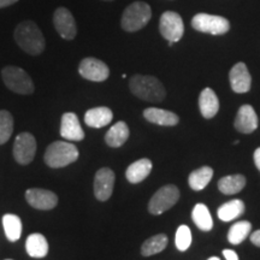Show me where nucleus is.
<instances>
[{
  "mask_svg": "<svg viewBox=\"0 0 260 260\" xmlns=\"http://www.w3.org/2000/svg\"><path fill=\"white\" fill-rule=\"evenodd\" d=\"M16 44L30 56H39L46 47L44 34L32 21L21 22L15 29Z\"/></svg>",
  "mask_w": 260,
  "mask_h": 260,
  "instance_id": "f257e3e1",
  "label": "nucleus"
},
{
  "mask_svg": "<svg viewBox=\"0 0 260 260\" xmlns=\"http://www.w3.org/2000/svg\"><path fill=\"white\" fill-rule=\"evenodd\" d=\"M129 88L135 96L148 103H161L167 96L164 86L154 76L135 75L129 81Z\"/></svg>",
  "mask_w": 260,
  "mask_h": 260,
  "instance_id": "f03ea898",
  "label": "nucleus"
},
{
  "mask_svg": "<svg viewBox=\"0 0 260 260\" xmlns=\"http://www.w3.org/2000/svg\"><path fill=\"white\" fill-rule=\"evenodd\" d=\"M44 159L48 167L53 169L64 168L79 159V149L70 142L56 141L48 146Z\"/></svg>",
  "mask_w": 260,
  "mask_h": 260,
  "instance_id": "7ed1b4c3",
  "label": "nucleus"
},
{
  "mask_svg": "<svg viewBox=\"0 0 260 260\" xmlns=\"http://www.w3.org/2000/svg\"><path fill=\"white\" fill-rule=\"evenodd\" d=\"M152 18V9L147 3L135 2L124 10L121 25L125 31L135 32L145 28Z\"/></svg>",
  "mask_w": 260,
  "mask_h": 260,
  "instance_id": "20e7f679",
  "label": "nucleus"
},
{
  "mask_svg": "<svg viewBox=\"0 0 260 260\" xmlns=\"http://www.w3.org/2000/svg\"><path fill=\"white\" fill-rule=\"evenodd\" d=\"M2 77L5 86L12 92L23 94V95H28L34 92L35 87L32 80L22 68L5 67L2 70Z\"/></svg>",
  "mask_w": 260,
  "mask_h": 260,
  "instance_id": "39448f33",
  "label": "nucleus"
},
{
  "mask_svg": "<svg viewBox=\"0 0 260 260\" xmlns=\"http://www.w3.org/2000/svg\"><path fill=\"white\" fill-rule=\"evenodd\" d=\"M180 199V190L174 184H167L161 187L148 203V212L154 216L164 213L165 211L170 210Z\"/></svg>",
  "mask_w": 260,
  "mask_h": 260,
  "instance_id": "423d86ee",
  "label": "nucleus"
},
{
  "mask_svg": "<svg viewBox=\"0 0 260 260\" xmlns=\"http://www.w3.org/2000/svg\"><path fill=\"white\" fill-rule=\"evenodd\" d=\"M191 27L195 30L211 35H223L230 30V23L222 16L198 14L191 19Z\"/></svg>",
  "mask_w": 260,
  "mask_h": 260,
  "instance_id": "0eeeda50",
  "label": "nucleus"
},
{
  "mask_svg": "<svg viewBox=\"0 0 260 260\" xmlns=\"http://www.w3.org/2000/svg\"><path fill=\"white\" fill-rule=\"evenodd\" d=\"M159 31L161 37L169 42L180 41L184 34L183 19L177 12L167 11L161 15L159 21Z\"/></svg>",
  "mask_w": 260,
  "mask_h": 260,
  "instance_id": "6e6552de",
  "label": "nucleus"
},
{
  "mask_svg": "<svg viewBox=\"0 0 260 260\" xmlns=\"http://www.w3.org/2000/svg\"><path fill=\"white\" fill-rule=\"evenodd\" d=\"M37 153V140L30 133H22L15 140L14 157L21 165H28Z\"/></svg>",
  "mask_w": 260,
  "mask_h": 260,
  "instance_id": "1a4fd4ad",
  "label": "nucleus"
},
{
  "mask_svg": "<svg viewBox=\"0 0 260 260\" xmlns=\"http://www.w3.org/2000/svg\"><path fill=\"white\" fill-rule=\"evenodd\" d=\"M79 73L83 79L92 81V82H104L110 76L109 67L103 60L93 57L84 58L81 60Z\"/></svg>",
  "mask_w": 260,
  "mask_h": 260,
  "instance_id": "9d476101",
  "label": "nucleus"
},
{
  "mask_svg": "<svg viewBox=\"0 0 260 260\" xmlns=\"http://www.w3.org/2000/svg\"><path fill=\"white\" fill-rule=\"evenodd\" d=\"M53 24L58 34L65 40H74L77 35V25L74 16L67 8H58L53 14Z\"/></svg>",
  "mask_w": 260,
  "mask_h": 260,
  "instance_id": "9b49d317",
  "label": "nucleus"
},
{
  "mask_svg": "<svg viewBox=\"0 0 260 260\" xmlns=\"http://www.w3.org/2000/svg\"><path fill=\"white\" fill-rule=\"evenodd\" d=\"M115 172L109 168L98 170L94 177V195L99 201H106L111 198L115 187Z\"/></svg>",
  "mask_w": 260,
  "mask_h": 260,
  "instance_id": "f8f14e48",
  "label": "nucleus"
},
{
  "mask_svg": "<svg viewBox=\"0 0 260 260\" xmlns=\"http://www.w3.org/2000/svg\"><path fill=\"white\" fill-rule=\"evenodd\" d=\"M25 199L31 207L38 210H52L57 206L58 197L56 193L51 190L40 189V188H31L25 191Z\"/></svg>",
  "mask_w": 260,
  "mask_h": 260,
  "instance_id": "ddd939ff",
  "label": "nucleus"
},
{
  "mask_svg": "<svg viewBox=\"0 0 260 260\" xmlns=\"http://www.w3.org/2000/svg\"><path fill=\"white\" fill-rule=\"evenodd\" d=\"M229 80L232 89L235 93H247L251 89L252 77L245 63H237L234 65L229 73Z\"/></svg>",
  "mask_w": 260,
  "mask_h": 260,
  "instance_id": "4468645a",
  "label": "nucleus"
},
{
  "mask_svg": "<svg viewBox=\"0 0 260 260\" xmlns=\"http://www.w3.org/2000/svg\"><path fill=\"white\" fill-rule=\"evenodd\" d=\"M60 135L68 141H82L84 132L80 124L79 117L73 112H67L61 116Z\"/></svg>",
  "mask_w": 260,
  "mask_h": 260,
  "instance_id": "2eb2a0df",
  "label": "nucleus"
},
{
  "mask_svg": "<svg viewBox=\"0 0 260 260\" xmlns=\"http://www.w3.org/2000/svg\"><path fill=\"white\" fill-rule=\"evenodd\" d=\"M235 129L242 134H251L258 128V116L251 105H242L237 111L235 122Z\"/></svg>",
  "mask_w": 260,
  "mask_h": 260,
  "instance_id": "dca6fc26",
  "label": "nucleus"
},
{
  "mask_svg": "<svg viewBox=\"0 0 260 260\" xmlns=\"http://www.w3.org/2000/svg\"><path fill=\"white\" fill-rule=\"evenodd\" d=\"M144 117L146 121H148L149 123L162 126H174L180 122V118H178L176 113L164 109H158V107L146 109L144 111Z\"/></svg>",
  "mask_w": 260,
  "mask_h": 260,
  "instance_id": "f3484780",
  "label": "nucleus"
},
{
  "mask_svg": "<svg viewBox=\"0 0 260 260\" xmlns=\"http://www.w3.org/2000/svg\"><path fill=\"white\" fill-rule=\"evenodd\" d=\"M113 118V113L111 109L106 106H99L89 109L84 113V122L90 128L100 129L103 126L110 124Z\"/></svg>",
  "mask_w": 260,
  "mask_h": 260,
  "instance_id": "a211bd4d",
  "label": "nucleus"
},
{
  "mask_svg": "<svg viewBox=\"0 0 260 260\" xmlns=\"http://www.w3.org/2000/svg\"><path fill=\"white\" fill-rule=\"evenodd\" d=\"M199 109L204 118H213L219 111V100L214 90L205 88L199 96Z\"/></svg>",
  "mask_w": 260,
  "mask_h": 260,
  "instance_id": "6ab92c4d",
  "label": "nucleus"
},
{
  "mask_svg": "<svg viewBox=\"0 0 260 260\" xmlns=\"http://www.w3.org/2000/svg\"><path fill=\"white\" fill-rule=\"evenodd\" d=\"M152 161L147 158L140 159V160L133 162L125 171V177L130 183H140L147 178L152 171Z\"/></svg>",
  "mask_w": 260,
  "mask_h": 260,
  "instance_id": "aec40b11",
  "label": "nucleus"
},
{
  "mask_svg": "<svg viewBox=\"0 0 260 260\" xmlns=\"http://www.w3.org/2000/svg\"><path fill=\"white\" fill-rule=\"evenodd\" d=\"M25 249L32 258H44L48 253V242L46 237L39 233L30 234L25 241Z\"/></svg>",
  "mask_w": 260,
  "mask_h": 260,
  "instance_id": "412c9836",
  "label": "nucleus"
},
{
  "mask_svg": "<svg viewBox=\"0 0 260 260\" xmlns=\"http://www.w3.org/2000/svg\"><path fill=\"white\" fill-rule=\"evenodd\" d=\"M129 138V128L125 122H117L115 125L110 128L105 135V141L110 147H121L126 142Z\"/></svg>",
  "mask_w": 260,
  "mask_h": 260,
  "instance_id": "4be33fe9",
  "label": "nucleus"
},
{
  "mask_svg": "<svg viewBox=\"0 0 260 260\" xmlns=\"http://www.w3.org/2000/svg\"><path fill=\"white\" fill-rule=\"evenodd\" d=\"M245 212V204L242 200L234 199L223 204L217 211L218 218L223 222H232Z\"/></svg>",
  "mask_w": 260,
  "mask_h": 260,
  "instance_id": "5701e85b",
  "label": "nucleus"
},
{
  "mask_svg": "<svg viewBox=\"0 0 260 260\" xmlns=\"http://www.w3.org/2000/svg\"><path fill=\"white\" fill-rule=\"evenodd\" d=\"M246 186V177L243 175H229L220 178L218 182V189L225 195L240 193Z\"/></svg>",
  "mask_w": 260,
  "mask_h": 260,
  "instance_id": "b1692460",
  "label": "nucleus"
},
{
  "mask_svg": "<svg viewBox=\"0 0 260 260\" xmlns=\"http://www.w3.org/2000/svg\"><path fill=\"white\" fill-rule=\"evenodd\" d=\"M191 218L195 225L203 232H210L213 228V219L206 205L197 204L191 211Z\"/></svg>",
  "mask_w": 260,
  "mask_h": 260,
  "instance_id": "393cba45",
  "label": "nucleus"
},
{
  "mask_svg": "<svg viewBox=\"0 0 260 260\" xmlns=\"http://www.w3.org/2000/svg\"><path fill=\"white\" fill-rule=\"evenodd\" d=\"M213 177V170L210 167H203L200 169H197L189 175L188 178V183L189 187L193 190H203L204 188H206L207 184L210 183V181Z\"/></svg>",
  "mask_w": 260,
  "mask_h": 260,
  "instance_id": "a878e982",
  "label": "nucleus"
},
{
  "mask_svg": "<svg viewBox=\"0 0 260 260\" xmlns=\"http://www.w3.org/2000/svg\"><path fill=\"white\" fill-rule=\"evenodd\" d=\"M3 226H4L5 235L9 241L16 242L21 239L22 235V220L18 216L12 213L4 214L3 217Z\"/></svg>",
  "mask_w": 260,
  "mask_h": 260,
  "instance_id": "bb28decb",
  "label": "nucleus"
},
{
  "mask_svg": "<svg viewBox=\"0 0 260 260\" xmlns=\"http://www.w3.org/2000/svg\"><path fill=\"white\" fill-rule=\"evenodd\" d=\"M168 236L165 234H158V235L149 237L148 240L142 243L141 254L144 256H151L158 254L164 251L168 246Z\"/></svg>",
  "mask_w": 260,
  "mask_h": 260,
  "instance_id": "cd10ccee",
  "label": "nucleus"
},
{
  "mask_svg": "<svg viewBox=\"0 0 260 260\" xmlns=\"http://www.w3.org/2000/svg\"><path fill=\"white\" fill-rule=\"evenodd\" d=\"M251 232L252 224L247 222V220H241V222L233 224L232 228H230L229 234H228V240L233 245H240L249 236Z\"/></svg>",
  "mask_w": 260,
  "mask_h": 260,
  "instance_id": "c85d7f7f",
  "label": "nucleus"
},
{
  "mask_svg": "<svg viewBox=\"0 0 260 260\" xmlns=\"http://www.w3.org/2000/svg\"><path fill=\"white\" fill-rule=\"evenodd\" d=\"M14 132V117L6 110L0 111V145H4Z\"/></svg>",
  "mask_w": 260,
  "mask_h": 260,
  "instance_id": "c756f323",
  "label": "nucleus"
},
{
  "mask_svg": "<svg viewBox=\"0 0 260 260\" xmlns=\"http://www.w3.org/2000/svg\"><path fill=\"white\" fill-rule=\"evenodd\" d=\"M175 243L178 251L184 252L190 247L191 243V232L187 225L178 226L176 232V237H175Z\"/></svg>",
  "mask_w": 260,
  "mask_h": 260,
  "instance_id": "7c9ffc66",
  "label": "nucleus"
},
{
  "mask_svg": "<svg viewBox=\"0 0 260 260\" xmlns=\"http://www.w3.org/2000/svg\"><path fill=\"white\" fill-rule=\"evenodd\" d=\"M223 255L225 256L226 260H239V255H237V253L235 251H233V249H224Z\"/></svg>",
  "mask_w": 260,
  "mask_h": 260,
  "instance_id": "2f4dec72",
  "label": "nucleus"
},
{
  "mask_svg": "<svg viewBox=\"0 0 260 260\" xmlns=\"http://www.w3.org/2000/svg\"><path fill=\"white\" fill-rule=\"evenodd\" d=\"M251 242L256 247H260V230H255L251 234Z\"/></svg>",
  "mask_w": 260,
  "mask_h": 260,
  "instance_id": "473e14b6",
  "label": "nucleus"
},
{
  "mask_svg": "<svg viewBox=\"0 0 260 260\" xmlns=\"http://www.w3.org/2000/svg\"><path fill=\"white\" fill-rule=\"evenodd\" d=\"M253 158H254V164L258 170L260 171V147H258L254 151V154H253Z\"/></svg>",
  "mask_w": 260,
  "mask_h": 260,
  "instance_id": "72a5a7b5",
  "label": "nucleus"
},
{
  "mask_svg": "<svg viewBox=\"0 0 260 260\" xmlns=\"http://www.w3.org/2000/svg\"><path fill=\"white\" fill-rule=\"evenodd\" d=\"M18 0H0V9L8 8L10 5H14Z\"/></svg>",
  "mask_w": 260,
  "mask_h": 260,
  "instance_id": "f704fd0d",
  "label": "nucleus"
},
{
  "mask_svg": "<svg viewBox=\"0 0 260 260\" xmlns=\"http://www.w3.org/2000/svg\"><path fill=\"white\" fill-rule=\"evenodd\" d=\"M209 260H220V259L217 258V256H212V258H210Z\"/></svg>",
  "mask_w": 260,
  "mask_h": 260,
  "instance_id": "c9c22d12",
  "label": "nucleus"
},
{
  "mask_svg": "<svg viewBox=\"0 0 260 260\" xmlns=\"http://www.w3.org/2000/svg\"><path fill=\"white\" fill-rule=\"evenodd\" d=\"M105 2H112V0H105Z\"/></svg>",
  "mask_w": 260,
  "mask_h": 260,
  "instance_id": "e433bc0d",
  "label": "nucleus"
},
{
  "mask_svg": "<svg viewBox=\"0 0 260 260\" xmlns=\"http://www.w3.org/2000/svg\"><path fill=\"white\" fill-rule=\"evenodd\" d=\"M5 260H12V259H5Z\"/></svg>",
  "mask_w": 260,
  "mask_h": 260,
  "instance_id": "4c0bfd02",
  "label": "nucleus"
}]
</instances>
